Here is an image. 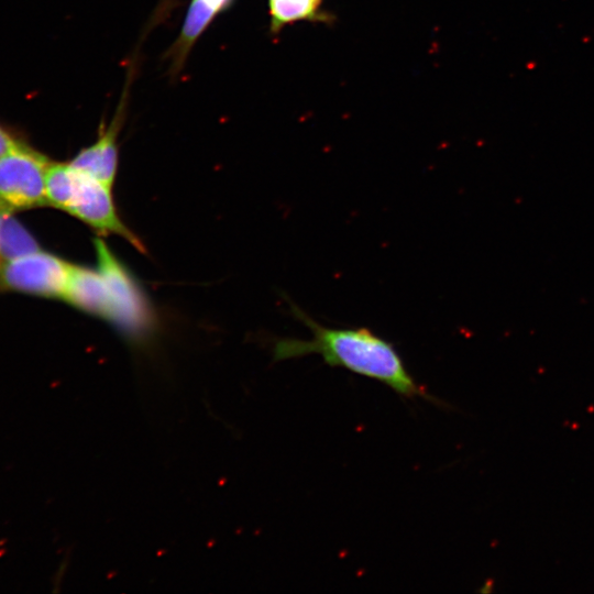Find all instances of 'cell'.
Listing matches in <instances>:
<instances>
[{"label": "cell", "instance_id": "cell-6", "mask_svg": "<svg viewBox=\"0 0 594 594\" xmlns=\"http://www.w3.org/2000/svg\"><path fill=\"white\" fill-rule=\"evenodd\" d=\"M118 131L119 125L114 121L100 132L92 145L82 148L69 164L78 172L111 187L118 169Z\"/></svg>", "mask_w": 594, "mask_h": 594}, {"label": "cell", "instance_id": "cell-12", "mask_svg": "<svg viewBox=\"0 0 594 594\" xmlns=\"http://www.w3.org/2000/svg\"><path fill=\"white\" fill-rule=\"evenodd\" d=\"M207 6L213 9L216 12L223 9L230 0H202Z\"/></svg>", "mask_w": 594, "mask_h": 594}, {"label": "cell", "instance_id": "cell-2", "mask_svg": "<svg viewBox=\"0 0 594 594\" xmlns=\"http://www.w3.org/2000/svg\"><path fill=\"white\" fill-rule=\"evenodd\" d=\"M98 271L108 302V321L131 341L141 342L152 331L154 317L142 289L106 243L95 240Z\"/></svg>", "mask_w": 594, "mask_h": 594}, {"label": "cell", "instance_id": "cell-13", "mask_svg": "<svg viewBox=\"0 0 594 594\" xmlns=\"http://www.w3.org/2000/svg\"><path fill=\"white\" fill-rule=\"evenodd\" d=\"M0 260H1V257H0Z\"/></svg>", "mask_w": 594, "mask_h": 594}, {"label": "cell", "instance_id": "cell-4", "mask_svg": "<svg viewBox=\"0 0 594 594\" xmlns=\"http://www.w3.org/2000/svg\"><path fill=\"white\" fill-rule=\"evenodd\" d=\"M73 265L41 250L6 261L1 284L37 296L64 298Z\"/></svg>", "mask_w": 594, "mask_h": 594}, {"label": "cell", "instance_id": "cell-8", "mask_svg": "<svg viewBox=\"0 0 594 594\" xmlns=\"http://www.w3.org/2000/svg\"><path fill=\"white\" fill-rule=\"evenodd\" d=\"M78 173L68 163H51L45 178L47 205L67 210L76 187Z\"/></svg>", "mask_w": 594, "mask_h": 594}, {"label": "cell", "instance_id": "cell-9", "mask_svg": "<svg viewBox=\"0 0 594 594\" xmlns=\"http://www.w3.org/2000/svg\"><path fill=\"white\" fill-rule=\"evenodd\" d=\"M321 0H270L274 30L300 20H311L319 13Z\"/></svg>", "mask_w": 594, "mask_h": 594}, {"label": "cell", "instance_id": "cell-10", "mask_svg": "<svg viewBox=\"0 0 594 594\" xmlns=\"http://www.w3.org/2000/svg\"><path fill=\"white\" fill-rule=\"evenodd\" d=\"M217 12L207 6L202 0H193L186 16L180 41L179 53L187 51L193 42L200 35Z\"/></svg>", "mask_w": 594, "mask_h": 594}, {"label": "cell", "instance_id": "cell-3", "mask_svg": "<svg viewBox=\"0 0 594 594\" xmlns=\"http://www.w3.org/2000/svg\"><path fill=\"white\" fill-rule=\"evenodd\" d=\"M50 161L22 145L0 157V205L9 210L47 205L45 193Z\"/></svg>", "mask_w": 594, "mask_h": 594}, {"label": "cell", "instance_id": "cell-11", "mask_svg": "<svg viewBox=\"0 0 594 594\" xmlns=\"http://www.w3.org/2000/svg\"><path fill=\"white\" fill-rule=\"evenodd\" d=\"M23 144L15 140L10 133H8L1 125H0V157L18 150Z\"/></svg>", "mask_w": 594, "mask_h": 594}, {"label": "cell", "instance_id": "cell-1", "mask_svg": "<svg viewBox=\"0 0 594 594\" xmlns=\"http://www.w3.org/2000/svg\"><path fill=\"white\" fill-rule=\"evenodd\" d=\"M292 312L310 331L308 340L282 338L273 346L274 361L319 354L333 367L378 381L405 398L421 397L439 404L408 372L394 344L367 327L336 328L319 323L292 304Z\"/></svg>", "mask_w": 594, "mask_h": 594}, {"label": "cell", "instance_id": "cell-7", "mask_svg": "<svg viewBox=\"0 0 594 594\" xmlns=\"http://www.w3.org/2000/svg\"><path fill=\"white\" fill-rule=\"evenodd\" d=\"M0 205V257L13 260L40 250L33 237Z\"/></svg>", "mask_w": 594, "mask_h": 594}, {"label": "cell", "instance_id": "cell-5", "mask_svg": "<svg viewBox=\"0 0 594 594\" xmlns=\"http://www.w3.org/2000/svg\"><path fill=\"white\" fill-rule=\"evenodd\" d=\"M77 173L75 191L66 211L99 233L120 235L138 250L144 251L142 242L119 217L111 187L78 170Z\"/></svg>", "mask_w": 594, "mask_h": 594}]
</instances>
